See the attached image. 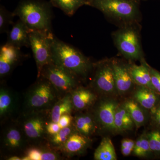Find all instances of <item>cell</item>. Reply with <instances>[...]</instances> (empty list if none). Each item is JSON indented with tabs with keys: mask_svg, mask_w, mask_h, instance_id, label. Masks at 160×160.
<instances>
[{
	"mask_svg": "<svg viewBox=\"0 0 160 160\" xmlns=\"http://www.w3.org/2000/svg\"><path fill=\"white\" fill-rule=\"evenodd\" d=\"M61 127L59 125L58 123L54 122L52 121L47 123L46 127L47 134L50 136L56 134L61 130Z\"/></svg>",
	"mask_w": 160,
	"mask_h": 160,
	"instance_id": "cell-35",
	"label": "cell"
},
{
	"mask_svg": "<svg viewBox=\"0 0 160 160\" xmlns=\"http://www.w3.org/2000/svg\"><path fill=\"white\" fill-rule=\"evenodd\" d=\"M24 135L22 129L15 126L9 127L3 135V147L9 151H20L25 146Z\"/></svg>",
	"mask_w": 160,
	"mask_h": 160,
	"instance_id": "cell-17",
	"label": "cell"
},
{
	"mask_svg": "<svg viewBox=\"0 0 160 160\" xmlns=\"http://www.w3.org/2000/svg\"><path fill=\"white\" fill-rule=\"evenodd\" d=\"M43 149L38 148H29L26 152V155L29 160H41Z\"/></svg>",
	"mask_w": 160,
	"mask_h": 160,
	"instance_id": "cell-32",
	"label": "cell"
},
{
	"mask_svg": "<svg viewBox=\"0 0 160 160\" xmlns=\"http://www.w3.org/2000/svg\"><path fill=\"white\" fill-rule=\"evenodd\" d=\"M135 23L123 25L113 35L117 48L123 56L129 60L142 59L139 32Z\"/></svg>",
	"mask_w": 160,
	"mask_h": 160,
	"instance_id": "cell-5",
	"label": "cell"
},
{
	"mask_svg": "<svg viewBox=\"0 0 160 160\" xmlns=\"http://www.w3.org/2000/svg\"><path fill=\"white\" fill-rule=\"evenodd\" d=\"M73 109L71 93H68L60 98L51 109L50 118L51 121L58 123L60 118L63 114H71Z\"/></svg>",
	"mask_w": 160,
	"mask_h": 160,
	"instance_id": "cell-19",
	"label": "cell"
},
{
	"mask_svg": "<svg viewBox=\"0 0 160 160\" xmlns=\"http://www.w3.org/2000/svg\"><path fill=\"white\" fill-rule=\"evenodd\" d=\"M138 86L133 93V99L146 110L152 111L160 103V94L150 88Z\"/></svg>",
	"mask_w": 160,
	"mask_h": 160,
	"instance_id": "cell-15",
	"label": "cell"
},
{
	"mask_svg": "<svg viewBox=\"0 0 160 160\" xmlns=\"http://www.w3.org/2000/svg\"><path fill=\"white\" fill-rule=\"evenodd\" d=\"M8 33L7 43L18 48L30 47L29 32L30 29L20 19L12 25Z\"/></svg>",
	"mask_w": 160,
	"mask_h": 160,
	"instance_id": "cell-14",
	"label": "cell"
},
{
	"mask_svg": "<svg viewBox=\"0 0 160 160\" xmlns=\"http://www.w3.org/2000/svg\"><path fill=\"white\" fill-rule=\"evenodd\" d=\"M12 12H10L2 6L0 7V32L8 33L9 26L13 25V18Z\"/></svg>",
	"mask_w": 160,
	"mask_h": 160,
	"instance_id": "cell-28",
	"label": "cell"
},
{
	"mask_svg": "<svg viewBox=\"0 0 160 160\" xmlns=\"http://www.w3.org/2000/svg\"><path fill=\"white\" fill-rule=\"evenodd\" d=\"M151 116L155 128L160 129V103L155 109L151 111Z\"/></svg>",
	"mask_w": 160,
	"mask_h": 160,
	"instance_id": "cell-33",
	"label": "cell"
},
{
	"mask_svg": "<svg viewBox=\"0 0 160 160\" xmlns=\"http://www.w3.org/2000/svg\"><path fill=\"white\" fill-rule=\"evenodd\" d=\"M73 109L82 111L92 106L97 99L95 93L83 87H78L70 92Z\"/></svg>",
	"mask_w": 160,
	"mask_h": 160,
	"instance_id": "cell-16",
	"label": "cell"
},
{
	"mask_svg": "<svg viewBox=\"0 0 160 160\" xmlns=\"http://www.w3.org/2000/svg\"><path fill=\"white\" fill-rule=\"evenodd\" d=\"M152 152L156 156L160 157V129L155 128L147 133Z\"/></svg>",
	"mask_w": 160,
	"mask_h": 160,
	"instance_id": "cell-29",
	"label": "cell"
},
{
	"mask_svg": "<svg viewBox=\"0 0 160 160\" xmlns=\"http://www.w3.org/2000/svg\"><path fill=\"white\" fill-rule=\"evenodd\" d=\"M54 37L52 33L44 32L30 30L29 43L39 76L44 66L52 62L51 41Z\"/></svg>",
	"mask_w": 160,
	"mask_h": 160,
	"instance_id": "cell-7",
	"label": "cell"
},
{
	"mask_svg": "<svg viewBox=\"0 0 160 160\" xmlns=\"http://www.w3.org/2000/svg\"><path fill=\"white\" fill-rule=\"evenodd\" d=\"M133 120L137 128L145 125L147 116L144 108L133 99L127 100L123 104Z\"/></svg>",
	"mask_w": 160,
	"mask_h": 160,
	"instance_id": "cell-23",
	"label": "cell"
},
{
	"mask_svg": "<svg viewBox=\"0 0 160 160\" xmlns=\"http://www.w3.org/2000/svg\"><path fill=\"white\" fill-rule=\"evenodd\" d=\"M17 100L12 92L5 87L0 89V116L1 118L9 116L16 108Z\"/></svg>",
	"mask_w": 160,
	"mask_h": 160,
	"instance_id": "cell-21",
	"label": "cell"
},
{
	"mask_svg": "<svg viewBox=\"0 0 160 160\" xmlns=\"http://www.w3.org/2000/svg\"><path fill=\"white\" fill-rule=\"evenodd\" d=\"M40 77L48 80L59 94L70 93L78 87V78L53 62L44 66Z\"/></svg>",
	"mask_w": 160,
	"mask_h": 160,
	"instance_id": "cell-6",
	"label": "cell"
},
{
	"mask_svg": "<svg viewBox=\"0 0 160 160\" xmlns=\"http://www.w3.org/2000/svg\"><path fill=\"white\" fill-rule=\"evenodd\" d=\"M138 1H139V2H140V1H145V0H138Z\"/></svg>",
	"mask_w": 160,
	"mask_h": 160,
	"instance_id": "cell-38",
	"label": "cell"
},
{
	"mask_svg": "<svg viewBox=\"0 0 160 160\" xmlns=\"http://www.w3.org/2000/svg\"><path fill=\"white\" fill-rule=\"evenodd\" d=\"M91 143V140L89 137L76 131L58 149L66 155L72 156L83 153L89 148Z\"/></svg>",
	"mask_w": 160,
	"mask_h": 160,
	"instance_id": "cell-12",
	"label": "cell"
},
{
	"mask_svg": "<svg viewBox=\"0 0 160 160\" xmlns=\"http://www.w3.org/2000/svg\"><path fill=\"white\" fill-rule=\"evenodd\" d=\"M152 83L154 88L155 91L160 94V72L156 69L150 67Z\"/></svg>",
	"mask_w": 160,
	"mask_h": 160,
	"instance_id": "cell-31",
	"label": "cell"
},
{
	"mask_svg": "<svg viewBox=\"0 0 160 160\" xmlns=\"http://www.w3.org/2000/svg\"><path fill=\"white\" fill-rule=\"evenodd\" d=\"M73 125L77 131L89 137L95 131L97 124L94 117L86 113L76 116L73 118Z\"/></svg>",
	"mask_w": 160,
	"mask_h": 160,
	"instance_id": "cell-20",
	"label": "cell"
},
{
	"mask_svg": "<svg viewBox=\"0 0 160 160\" xmlns=\"http://www.w3.org/2000/svg\"><path fill=\"white\" fill-rule=\"evenodd\" d=\"M137 0H89L88 5L123 25L137 22L139 16Z\"/></svg>",
	"mask_w": 160,
	"mask_h": 160,
	"instance_id": "cell-4",
	"label": "cell"
},
{
	"mask_svg": "<svg viewBox=\"0 0 160 160\" xmlns=\"http://www.w3.org/2000/svg\"><path fill=\"white\" fill-rule=\"evenodd\" d=\"M51 4L42 0H21L12 12L31 30L52 33Z\"/></svg>",
	"mask_w": 160,
	"mask_h": 160,
	"instance_id": "cell-2",
	"label": "cell"
},
{
	"mask_svg": "<svg viewBox=\"0 0 160 160\" xmlns=\"http://www.w3.org/2000/svg\"><path fill=\"white\" fill-rule=\"evenodd\" d=\"M76 131L73 124L68 127L62 128L56 134L50 136L49 141L52 146L58 149L64 145L69 137Z\"/></svg>",
	"mask_w": 160,
	"mask_h": 160,
	"instance_id": "cell-27",
	"label": "cell"
},
{
	"mask_svg": "<svg viewBox=\"0 0 160 160\" xmlns=\"http://www.w3.org/2000/svg\"><path fill=\"white\" fill-rule=\"evenodd\" d=\"M118 103L112 99L101 100L95 111V120L97 124L110 131H115L114 118Z\"/></svg>",
	"mask_w": 160,
	"mask_h": 160,
	"instance_id": "cell-10",
	"label": "cell"
},
{
	"mask_svg": "<svg viewBox=\"0 0 160 160\" xmlns=\"http://www.w3.org/2000/svg\"><path fill=\"white\" fill-rule=\"evenodd\" d=\"M117 91L119 94H123L131 90L135 84L129 67L120 64L116 61H112Z\"/></svg>",
	"mask_w": 160,
	"mask_h": 160,
	"instance_id": "cell-13",
	"label": "cell"
},
{
	"mask_svg": "<svg viewBox=\"0 0 160 160\" xmlns=\"http://www.w3.org/2000/svg\"><path fill=\"white\" fill-rule=\"evenodd\" d=\"M132 153L136 156L140 158L148 157L152 154L147 133H143L136 141Z\"/></svg>",
	"mask_w": 160,
	"mask_h": 160,
	"instance_id": "cell-26",
	"label": "cell"
},
{
	"mask_svg": "<svg viewBox=\"0 0 160 160\" xmlns=\"http://www.w3.org/2000/svg\"><path fill=\"white\" fill-rule=\"evenodd\" d=\"M59 159L58 155L55 152L49 149H43L41 160H56Z\"/></svg>",
	"mask_w": 160,
	"mask_h": 160,
	"instance_id": "cell-36",
	"label": "cell"
},
{
	"mask_svg": "<svg viewBox=\"0 0 160 160\" xmlns=\"http://www.w3.org/2000/svg\"><path fill=\"white\" fill-rule=\"evenodd\" d=\"M89 0H50L52 6L59 8L67 15H73L80 7L88 5Z\"/></svg>",
	"mask_w": 160,
	"mask_h": 160,
	"instance_id": "cell-25",
	"label": "cell"
},
{
	"mask_svg": "<svg viewBox=\"0 0 160 160\" xmlns=\"http://www.w3.org/2000/svg\"><path fill=\"white\" fill-rule=\"evenodd\" d=\"M128 67L135 84L155 90L152 83L150 66L145 61L140 66L133 65Z\"/></svg>",
	"mask_w": 160,
	"mask_h": 160,
	"instance_id": "cell-18",
	"label": "cell"
},
{
	"mask_svg": "<svg viewBox=\"0 0 160 160\" xmlns=\"http://www.w3.org/2000/svg\"><path fill=\"white\" fill-rule=\"evenodd\" d=\"M52 62L77 77L88 76L93 65L88 58L76 48L53 37L51 41Z\"/></svg>",
	"mask_w": 160,
	"mask_h": 160,
	"instance_id": "cell-1",
	"label": "cell"
},
{
	"mask_svg": "<svg viewBox=\"0 0 160 160\" xmlns=\"http://www.w3.org/2000/svg\"><path fill=\"white\" fill-rule=\"evenodd\" d=\"M94 159L96 160H117L114 146L109 138H104L102 139L95 151Z\"/></svg>",
	"mask_w": 160,
	"mask_h": 160,
	"instance_id": "cell-24",
	"label": "cell"
},
{
	"mask_svg": "<svg viewBox=\"0 0 160 160\" xmlns=\"http://www.w3.org/2000/svg\"><path fill=\"white\" fill-rule=\"evenodd\" d=\"M44 112H32L25 114L22 128L25 137L31 141L41 140L47 134L46 130L47 119Z\"/></svg>",
	"mask_w": 160,
	"mask_h": 160,
	"instance_id": "cell-9",
	"label": "cell"
},
{
	"mask_svg": "<svg viewBox=\"0 0 160 160\" xmlns=\"http://www.w3.org/2000/svg\"><path fill=\"white\" fill-rule=\"evenodd\" d=\"M134 126V122L127 109L123 105H118L115 114V131L122 132L131 130Z\"/></svg>",
	"mask_w": 160,
	"mask_h": 160,
	"instance_id": "cell-22",
	"label": "cell"
},
{
	"mask_svg": "<svg viewBox=\"0 0 160 160\" xmlns=\"http://www.w3.org/2000/svg\"><path fill=\"white\" fill-rule=\"evenodd\" d=\"M23 57L21 48L6 43L0 49V77L7 76Z\"/></svg>",
	"mask_w": 160,
	"mask_h": 160,
	"instance_id": "cell-11",
	"label": "cell"
},
{
	"mask_svg": "<svg viewBox=\"0 0 160 160\" xmlns=\"http://www.w3.org/2000/svg\"><path fill=\"white\" fill-rule=\"evenodd\" d=\"M8 160H22V158L19 157L15 156H12L11 157L8 158Z\"/></svg>",
	"mask_w": 160,
	"mask_h": 160,
	"instance_id": "cell-37",
	"label": "cell"
},
{
	"mask_svg": "<svg viewBox=\"0 0 160 160\" xmlns=\"http://www.w3.org/2000/svg\"><path fill=\"white\" fill-rule=\"evenodd\" d=\"M137 1H138V0H137Z\"/></svg>",
	"mask_w": 160,
	"mask_h": 160,
	"instance_id": "cell-39",
	"label": "cell"
},
{
	"mask_svg": "<svg viewBox=\"0 0 160 160\" xmlns=\"http://www.w3.org/2000/svg\"><path fill=\"white\" fill-rule=\"evenodd\" d=\"M135 144L133 140L129 138L123 139L121 142V152L124 156H128L132 153Z\"/></svg>",
	"mask_w": 160,
	"mask_h": 160,
	"instance_id": "cell-30",
	"label": "cell"
},
{
	"mask_svg": "<svg viewBox=\"0 0 160 160\" xmlns=\"http://www.w3.org/2000/svg\"><path fill=\"white\" fill-rule=\"evenodd\" d=\"M38 78L25 95V114L51 109L59 99V93L48 80L42 77Z\"/></svg>",
	"mask_w": 160,
	"mask_h": 160,
	"instance_id": "cell-3",
	"label": "cell"
},
{
	"mask_svg": "<svg viewBox=\"0 0 160 160\" xmlns=\"http://www.w3.org/2000/svg\"><path fill=\"white\" fill-rule=\"evenodd\" d=\"M91 85L95 90L102 94H113L117 92L111 62L102 61L96 65Z\"/></svg>",
	"mask_w": 160,
	"mask_h": 160,
	"instance_id": "cell-8",
	"label": "cell"
},
{
	"mask_svg": "<svg viewBox=\"0 0 160 160\" xmlns=\"http://www.w3.org/2000/svg\"><path fill=\"white\" fill-rule=\"evenodd\" d=\"M73 118L70 114H63L60 118L58 124L61 129L71 126L73 124Z\"/></svg>",
	"mask_w": 160,
	"mask_h": 160,
	"instance_id": "cell-34",
	"label": "cell"
}]
</instances>
